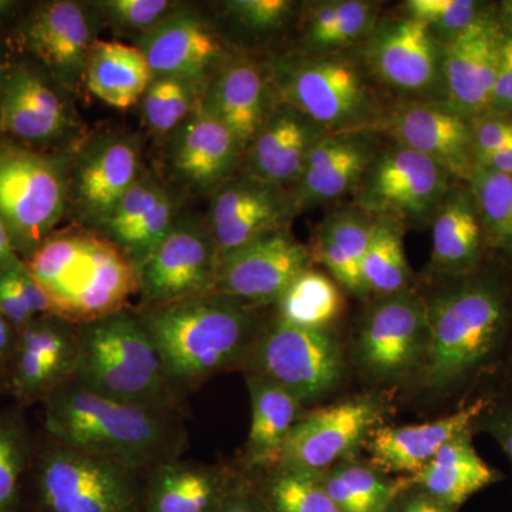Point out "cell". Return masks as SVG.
<instances>
[{
  "instance_id": "ba28073f",
  "label": "cell",
  "mask_w": 512,
  "mask_h": 512,
  "mask_svg": "<svg viewBox=\"0 0 512 512\" xmlns=\"http://www.w3.org/2000/svg\"><path fill=\"white\" fill-rule=\"evenodd\" d=\"M272 80L279 101L302 111L328 134L360 133L377 121L372 90L348 57L281 59L272 69Z\"/></svg>"
},
{
  "instance_id": "3957f363",
  "label": "cell",
  "mask_w": 512,
  "mask_h": 512,
  "mask_svg": "<svg viewBox=\"0 0 512 512\" xmlns=\"http://www.w3.org/2000/svg\"><path fill=\"white\" fill-rule=\"evenodd\" d=\"M262 309L217 292L156 308L134 306L184 399L214 376L245 369L271 319Z\"/></svg>"
},
{
  "instance_id": "ac0fdd59",
  "label": "cell",
  "mask_w": 512,
  "mask_h": 512,
  "mask_svg": "<svg viewBox=\"0 0 512 512\" xmlns=\"http://www.w3.org/2000/svg\"><path fill=\"white\" fill-rule=\"evenodd\" d=\"M505 30L491 13L441 45L447 107L470 121L490 113Z\"/></svg>"
},
{
  "instance_id": "d6986e66",
  "label": "cell",
  "mask_w": 512,
  "mask_h": 512,
  "mask_svg": "<svg viewBox=\"0 0 512 512\" xmlns=\"http://www.w3.org/2000/svg\"><path fill=\"white\" fill-rule=\"evenodd\" d=\"M77 325L59 316L33 319L20 330L8 370V394L22 409L42 403L73 379Z\"/></svg>"
},
{
  "instance_id": "ab89813d",
  "label": "cell",
  "mask_w": 512,
  "mask_h": 512,
  "mask_svg": "<svg viewBox=\"0 0 512 512\" xmlns=\"http://www.w3.org/2000/svg\"><path fill=\"white\" fill-rule=\"evenodd\" d=\"M204 87L180 77H154L143 99L141 113L148 128L170 136L198 106Z\"/></svg>"
},
{
  "instance_id": "52a82bcc",
  "label": "cell",
  "mask_w": 512,
  "mask_h": 512,
  "mask_svg": "<svg viewBox=\"0 0 512 512\" xmlns=\"http://www.w3.org/2000/svg\"><path fill=\"white\" fill-rule=\"evenodd\" d=\"M70 161L0 140V221L23 262L55 232L67 210Z\"/></svg>"
},
{
  "instance_id": "74e56055",
  "label": "cell",
  "mask_w": 512,
  "mask_h": 512,
  "mask_svg": "<svg viewBox=\"0 0 512 512\" xmlns=\"http://www.w3.org/2000/svg\"><path fill=\"white\" fill-rule=\"evenodd\" d=\"M360 268L369 295L375 293L382 298L409 289L410 268L399 222L389 218L373 220L369 247Z\"/></svg>"
},
{
  "instance_id": "603a6c76",
  "label": "cell",
  "mask_w": 512,
  "mask_h": 512,
  "mask_svg": "<svg viewBox=\"0 0 512 512\" xmlns=\"http://www.w3.org/2000/svg\"><path fill=\"white\" fill-rule=\"evenodd\" d=\"M490 394L477 397L441 419L407 426H379L366 441L370 466L383 474L413 477L420 473L440 448L464 431L473 430Z\"/></svg>"
},
{
  "instance_id": "f6af8a7d",
  "label": "cell",
  "mask_w": 512,
  "mask_h": 512,
  "mask_svg": "<svg viewBox=\"0 0 512 512\" xmlns=\"http://www.w3.org/2000/svg\"><path fill=\"white\" fill-rule=\"evenodd\" d=\"M473 431L490 434L512 463V389L490 394L483 413L474 421Z\"/></svg>"
},
{
  "instance_id": "ee69618b",
  "label": "cell",
  "mask_w": 512,
  "mask_h": 512,
  "mask_svg": "<svg viewBox=\"0 0 512 512\" xmlns=\"http://www.w3.org/2000/svg\"><path fill=\"white\" fill-rule=\"evenodd\" d=\"M292 6L288 0H231L225 3L229 16L255 32H271L284 25Z\"/></svg>"
},
{
  "instance_id": "11a10c76",
  "label": "cell",
  "mask_w": 512,
  "mask_h": 512,
  "mask_svg": "<svg viewBox=\"0 0 512 512\" xmlns=\"http://www.w3.org/2000/svg\"><path fill=\"white\" fill-rule=\"evenodd\" d=\"M501 389H512V345L510 355H508L507 365L504 367L503 375H501L500 382H498L494 392Z\"/></svg>"
},
{
  "instance_id": "d6a6232c",
  "label": "cell",
  "mask_w": 512,
  "mask_h": 512,
  "mask_svg": "<svg viewBox=\"0 0 512 512\" xmlns=\"http://www.w3.org/2000/svg\"><path fill=\"white\" fill-rule=\"evenodd\" d=\"M154 76L137 46L116 40L93 43L87 56L84 86L93 96L117 110H127L143 99Z\"/></svg>"
},
{
  "instance_id": "4316f807",
  "label": "cell",
  "mask_w": 512,
  "mask_h": 512,
  "mask_svg": "<svg viewBox=\"0 0 512 512\" xmlns=\"http://www.w3.org/2000/svg\"><path fill=\"white\" fill-rule=\"evenodd\" d=\"M235 468L183 457L151 468L143 476L138 512H218Z\"/></svg>"
},
{
  "instance_id": "836d02e7",
  "label": "cell",
  "mask_w": 512,
  "mask_h": 512,
  "mask_svg": "<svg viewBox=\"0 0 512 512\" xmlns=\"http://www.w3.org/2000/svg\"><path fill=\"white\" fill-rule=\"evenodd\" d=\"M326 493L342 512H394L407 490L403 477L389 480L372 466L345 460L319 473Z\"/></svg>"
},
{
  "instance_id": "4fadbf2b",
  "label": "cell",
  "mask_w": 512,
  "mask_h": 512,
  "mask_svg": "<svg viewBox=\"0 0 512 512\" xmlns=\"http://www.w3.org/2000/svg\"><path fill=\"white\" fill-rule=\"evenodd\" d=\"M141 174L140 137L110 131L90 138L70 161L67 208L79 225L100 232Z\"/></svg>"
},
{
  "instance_id": "e0dca14e",
  "label": "cell",
  "mask_w": 512,
  "mask_h": 512,
  "mask_svg": "<svg viewBox=\"0 0 512 512\" xmlns=\"http://www.w3.org/2000/svg\"><path fill=\"white\" fill-rule=\"evenodd\" d=\"M311 259L289 229L266 235L220 259L215 292L259 308L275 305Z\"/></svg>"
},
{
  "instance_id": "6f0895ef",
  "label": "cell",
  "mask_w": 512,
  "mask_h": 512,
  "mask_svg": "<svg viewBox=\"0 0 512 512\" xmlns=\"http://www.w3.org/2000/svg\"><path fill=\"white\" fill-rule=\"evenodd\" d=\"M15 8L16 2H10V0H0V19L9 16Z\"/></svg>"
},
{
  "instance_id": "7bdbcfd3",
  "label": "cell",
  "mask_w": 512,
  "mask_h": 512,
  "mask_svg": "<svg viewBox=\"0 0 512 512\" xmlns=\"http://www.w3.org/2000/svg\"><path fill=\"white\" fill-rule=\"evenodd\" d=\"M372 5L360 0L339 2L338 15L330 26L311 46L316 49H333L350 45L360 39L372 23Z\"/></svg>"
},
{
  "instance_id": "9c48e42d",
  "label": "cell",
  "mask_w": 512,
  "mask_h": 512,
  "mask_svg": "<svg viewBox=\"0 0 512 512\" xmlns=\"http://www.w3.org/2000/svg\"><path fill=\"white\" fill-rule=\"evenodd\" d=\"M244 372L279 384L305 404L338 387L345 359L332 330L299 328L272 316Z\"/></svg>"
},
{
  "instance_id": "f907efd6",
  "label": "cell",
  "mask_w": 512,
  "mask_h": 512,
  "mask_svg": "<svg viewBox=\"0 0 512 512\" xmlns=\"http://www.w3.org/2000/svg\"><path fill=\"white\" fill-rule=\"evenodd\" d=\"M457 508L441 503L430 494L416 487L407 488L399 501H397L394 512H457Z\"/></svg>"
},
{
  "instance_id": "7dc6e473",
  "label": "cell",
  "mask_w": 512,
  "mask_h": 512,
  "mask_svg": "<svg viewBox=\"0 0 512 512\" xmlns=\"http://www.w3.org/2000/svg\"><path fill=\"white\" fill-rule=\"evenodd\" d=\"M512 146V113H488L473 121V158Z\"/></svg>"
},
{
  "instance_id": "ffe728a7",
  "label": "cell",
  "mask_w": 512,
  "mask_h": 512,
  "mask_svg": "<svg viewBox=\"0 0 512 512\" xmlns=\"http://www.w3.org/2000/svg\"><path fill=\"white\" fill-rule=\"evenodd\" d=\"M244 153L234 134L201 101L168 136L165 167L175 184L194 194H212L234 177Z\"/></svg>"
},
{
  "instance_id": "f1b7e54d",
  "label": "cell",
  "mask_w": 512,
  "mask_h": 512,
  "mask_svg": "<svg viewBox=\"0 0 512 512\" xmlns=\"http://www.w3.org/2000/svg\"><path fill=\"white\" fill-rule=\"evenodd\" d=\"M484 229L470 188L453 187L433 218L430 269L447 279L461 278L485 264Z\"/></svg>"
},
{
  "instance_id": "f546056e",
  "label": "cell",
  "mask_w": 512,
  "mask_h": 512,
  "mask_svg": "<svg viewBox=\"0 0 512 512\" xmlns=\"http://www.w3.org/2000/svg\"><path fill=\"white\" fill-rule=\"evenodd\" d=\"M251 426L239 470L259 473L278 466L289 434L303 416V403L265 377L247 373Z\"/></svg>"
},
{
  "instance_id": "680465c9",
  "label": "cell",
  "mask_w": 512,
  "mask_h": 512,
  "mask_svg": "<svg viewBox=\"0 0 512 512\" xmlns=\"http://www.w3.org/2000/svg\"><path fill=\"white\" fill-rule=\"evenodd\" d=\"M8 394V372L5 367L0 366V397Z\"/></svg>"
},
{
  "instance_id": "484cf974",
  "label": "cell",
  "mask_w": 512,
  "mask_h": 512,
  "mask_svg": "<svg viewBox=\"0 0 512 512\" xmlns=\"http://www.w3.org/2000/svg\"><path fill=\"white\" fill-rule=\"evenodd\" d=\"M389 131L397 144L433 158L467 183L474 168L473 121L448 107L417 104L397 113Z\"/></svg>"
},
{
  "instance_id": "b9f144b4",
  "label": "cell",
  "mask_w": 512,
  "mask_h": 512,
  "mask_svg": "<svg viewBox=\"0 0 512 512\" xmlns=\"http://www.w3.org/2000/svg\"><path fill=\"white\" fill-rule=\"evenodd\" d=\"M94 5L111 28L123 33H137V37L180 8V3L168 0H103Z\"/></svg>"
},
{
  "instance_id": "d4e9b609",
  "label": "cell",
  "mask_w": 512,
  "mask_h": 512,
  "mask_svg": "<svg viewBox=\"0 0 512 512\" xmlns=\"http://www.w3.org/2000/svg\"><path fill=\"white\" fill-rule=\"evenodd\" d=\"M370 63L384 83L404 92L429 90L440 77L441 45L426 23L404 16L384 23L370 46Z\"/></svg>"
},
{
  "instance_id": "c3c4849f",
  "label": "cell",
  "mask_w": 512,
  "mask_h": 512,
  "mask_svg": "<svg viewBox=\"0 0 512 512\" xmlns=\"http://www.w3.org/2000/svg\"><path fill=\"white\" fill-rule=\"evenodd\" d=\"M218 512L272 511L268 503H266L264 495L256 487L254 480L237 467Z\"/></svg>"
},
{
  "instance_id": "8fae6325",
  "label": "cell",
  "mask_w": 512,
  "mask_h": 512,
  "mask_svg": "<svg viewBox=\"0 0 512 512\" xmlns=\"http://www.w3.org/2000/svg\"><path fill=\"white\" fill-rule=\"evenodd\" d=\"M429 346L426 299L409 288L369 309L357 332L356 359L370 379L397 382L419 373Z\"/></svg>"
},
{
  "instance_id": "cb8c5ba5",
  "label": "cell",
  "mask_w": 512,
  "mask_h": 512,
  "mask_svg": "<svg viewBox=\"0 0 512 512\" xmlns=\"http://www.w3.org/2000/svg\"><path fill=\"white\" fill-rule=\"evenodd\" d=\"M328 136L308 116L278 101L269 107L261 128L247 148V174L286 187L296 184L312 148Z\"/></svg>"
},
{
  "instance_id": "8992f818",
  "label": "cell",
  "mask_w": 512,
  "mask_h": 512,
  "mask_svg": "<svg viewBox=\"0 0 512 512\" xmlns=\"http://www.w3.org/2000/svg\"><path fill=\"white\" fill-rule=\"evenodd\" d=\"M144 474L45 436L26 484L33 512H138Z\"/></svg>"
},
{
  "instance_id": "2e32d148",
  "label": "cell",
  "mask_w": 512,
  "mask_h": 512,
  "mask_svg": "<svg viewBox=\"0 0 512 512\" xmlns=\"http://www.w3.org/2000/svg\"><path fill=\"white\" fill-rule=\"evenodd\" d=\"M100 20L103 16L94 3L55 0L35 9L26 22L23 37L50 79L64 90L79 93Z\"/></svg>"
},
{
  "instance_id": "60d3db41",
  "label": "cell",
  "mask_w": 512,
  "mask_h": 512,
  "mask_svg": "<svg viewBox=\"0 0 512 512\" xmlns=\"http://www.w3.org/2000/svg\"><path fill=\"white\" fill-rule=\"evenodd\" d=\"M404 10L409 18L426 23L444 43L490 13L484 3L474 0H409Z\"/></svg>"
},
{
  "instance_id": "83f0119b",
  "label": "cell",
  "mask_w": 512,
  "mask_h": 512,
  "mask_svg": "<svg viewBox=\"0 0 512 512\" xmlns=\"http://www.w3.org/2000/svg\"><path fill=\"white\" fill-rule=\"evenodd\" d=\"M375 156L372 141L365 134L340 133L323 137L312 148L292 191L299 211L336 200L356 188Z\"/></svg>"
},
{
  "instance_id": "5bb4252c",
  "label": "cell",
  "mask_w": 512,
  "mask_h": 512,
  "mask_svg": "<svg viewBox=\"0 0 512 512\" xmlns=\"http://www.w3.org/2000/svg\"><path fill=\"white\" fill-rule=\"evenodd\" d=\"M383 414V400L375 394L352 397L303 414L286 440L279 464L323 473L349 460L382 426Z\"/></svg>"
},
{
  "instance_id": "f35d334b",
  "label": "cell",
  "mask_w": 512,
  "mask_h": 512,
  "mask_svg": "<svg viewBox=\"0 0 512 512\" xmlns=\"http://www.w3.org/2000/svg\"><path fill=\"white\" fill-rule=\"evenodd\" d=\"M248 476L272 512H342L326 493L319 474L278 464Z\"/></svg>"
},
{
  "instance_id": "7a4b0ae2",
  "label": "cell",
  "mask_w": 512,
  "mask_h": 512,
  "mask_svg": "<svg viewBox=\"0 0 512 512\" xmlns=\"http://www.w3.org/2000/svg\"><path fill=\"white\" fill-rule=\"evenodd\" d=\"M45 436L140 474L188 447L187 413L119 402L70 379L42 403Z\"/></svg>"
},
{
  "instance_id": "816d5d0a",
  "label": "cell",
  "mask_w": 512,
  "mask_h": 512,
  "mask_svg": "<svg viewBox=\"0 0 512 512\" xmlns=\"http://www.w3.org/2000/svg\"><path fill=\"white\" fill-rule=\"evenodd\" d=\"M474 167L485 168V170L512 177V146L474 157Z\"/></svg>"
},
{
  "instance_id": "4dcf8cb0",
  "label": "cell",
  "mask_w": 512,
  "mask_h": 512,
  "mask_svg": "<svg viewBox=\"0 0 512 512\" xmlns=\"http://www.w3.org/2000/svg\"><path fill=\"white\" fill-rule=\"evenodd\" d=\"M269 83L251 62L224 64L208 83L201 106L247 150L271 107Z\"/></svg>"
},
{
  "instance_id": "db71d44e",
  "label": "cell",
  "mask_w": 512,
  "mask_h": 512,
  "mask_svg": "<svg viewBox=\"0 0 512 512\" xmlns=\"http://www.w3.org/2000/svg\"><path fill=\"white\" fill-rule=\"evenodd\" d=\"M16 258H19V256L13 251L8 231H6L3 222L0 221V269L5 268L6 265L15 261Z\"/></svg>"
},
{
  "instance_id": "9f6ffc18",
  "label": "cell",
  "mask_w": 512,
  "mask_h": 512,
  "mask_svg": "<svg viewBox=\"0 0 512 512\" xmlns=\"http://www.w3.org/2000/svg\"><path fill=\"white\" fill-rule=\"evenodd\" d=\"M501 26H505V33L512 36V0H508V2H504L503 6H501Z\"/></svg>"
},
{
  "instance_id": "e575fe53",
  "label": "cell",
  "mask_w": 512,
  "mask_h": 512,
  "mask_svg": "<svg viewBox=\"0 0 512 512\" xmlns=\"http://www.w3.org/2000/svg\"><path fill=\"white\" fill-rule=\"evenodd\" d=\"M18 404L0 407V512H25L26 484L37 446Z\"/></svg>"
},
{
  "instance_id": "7402d4cb",
  "label": "cell",
  "mask_w": 512,
  "mask_h": 512,
  "mask_svg": "<svg viewBox=\"0 0 512 512\" xmlns=\"http://www.w3.org/2000/svg\"><path fill=\"white\" fill-rule=\"evenodd\" d=\"M49 76L29 64H19L0 80V134L49 143L73 127L67 101Z\"/></svg>"
},
{
  "instance_id": "d590c367",
  "label": "cell",
  "mask_w": 512,
  "mask_h": 512,
  "mask_svg": "<svg viewBox=\"0 0 512 512\" xmlns=\"http://www.w3.org/2000/svg\"><path fill=\"white\" fill-rule=\"evenodd\" d=\"M467 185L483 224L487 251L512 271V177L474 167Z\"/></svg>"
},
{
  "instance_id": "9a60e30c",
  "label": "cell",
  "mask_w": 512,
  "mask_h": 512,
  "mask_svg": "<svg viewBox=\"0 0 512 512\" xmlns=\"http://www.w3.org/2000/svg\"><path fill=\"white\" fill-rule=\"evenodd\" d=\"M299 211L293 192L247 173L232 177L212 195L208 225L224 258L252 242L288 229Z\"/></svg>"
},
{
  "instance_id": "30bf717a",
  "label": "cell",
  "mask_w": 512,
  "mask_h": 512,
  "mask_svg": "<svg viewBox=\"0 0 512 512\" xmlns=\"http://www.w3.org/2000/svg\"><path fill=\"white\" fill-rule=\"evenodd\" d=\"M454 178L433 158L396 144L373 158L357 184V205L396 222L433 220Z\"/></svg>"
},
{
  "instance_id": "8d00e7d4",
  "label": "cell",
  "mask_w": 512,
  "mask_h": 512,
  "mask_svg": "<svg viewBox=\"0 0 512 512\" xmlns=\"http://www.w3.org/2000/svg\"><path fill=\"white\" fill-rule=\"evenodd\" d=\"M276 318L308 329H329L343 308L342 293L333 279L305 269L275 303Z\"/></svg>"
},
{
  "instance_id": "6da1fadb",
  "label": "cell",
  "mask_w": 512,
  "mask_h": 512,
  "mask_svg": "<svg viewBox=\"0 0 512 512\" xmlns=\"http://www.w3.org/2000/svg\"><path fill=\"white\" fill-rule=\"evenodd\" d=\"M426 302L430 346L417 373L423 387L443 397L493 393L512 345V271L493 259L448 279Z\"/></svg>"
},
{
  "instance_id": "277c9868",
  "label": "cell",
  "mask_w": 512,
  "mask_h": 512,
  "mask_svg": "<svg viewBox=\"0 0 512 512\" xmlns=\"http://www.w3.org/2000/svg\"><path fill=\"white\" fill-rule=\"evenodd\" d=\"M25 264L55 303L56 316L74 325L126 309L138 295L136 265L83 225L53 232Z\"/></svg>"
},
{
  "instance_id": "bcb514c9",
  "label": "cell",
  "mask_w": 512,
  "mask_h": 512,
  "mask_svg": "<svg viewBox=\"0 0 512 512\" xmlns=\"http://www.w3.org/2000/svg\"><path fill=\"white\" fill-rule=\"evenodd\" d=\"M22 264V259L16 258L5 268L0 269V313L18 332L36 319L26 302L22 282H20Z\"/></svg>"
},
{
  "instance_id": "7c38bea8",
  "label": "cell",
  "mask_w": 512,
  "mask_h": 512,
  "mask_svg": "<svg viewBox=\"0 0 512 512\" xmlns=\"http://www.w3.org/2000/svg\"><path fill=\"white\" fill-rule=\"evenodd\" d=\"M218 264L208 221L180 212L164 241L138 266L136 308H156L215 292Z\"/></svg>"
},
{
  "instance_id": "681fc988",
  "label": "cell",
  "mask_w": 512,
  "mask_h": 512,
  "mask_svg": "<svg viewBox=\"0 0 512 512\" xmlns=\"http://www.w3.org/2000/svg\"><path fill=\"white\" fill-rule=\"evenodd\" d=\"M490 113H512V36L505 33Z\"/></svg>"
},
{
  "instance_id": "44dd1931",
  "label": "cell",
  "mask_w": 512,
  "mask_h": 512,
  "mask_svg": "<svg viewBox=\"0 0 512 512\" xmlns=\"http://www.w3.org/2000/svg\"><path fill=\"white\" fill-rule=\"evenodd\" d=\"M136 39L154 77H180L207 89L222 67L221 40L190 8L180 6Z\"/></svg>"
},
{
  "instance_id": "5b68a950",
  "label": "cell",
  "mask_w": 512,
  "mask_h": 512,
  "mask_svg": "<svg viewBox=\"0 0 512 512\" xmlns=\"http://www.w3.org/2000/svg\"><path fill=\"white\" fill-rule=\"evenodd\" d=\"M73 379L119 402L187 413L134 306L77 325Z\"/></svg>"
},
{
  "instance_id": "1f68e13d",
  "label": "cell",
  "mask_w": 512,
  "mask_h": 512,
  "mask_svg": "<svg viewBox=\"0 0 512 512\" xmlns=\"http://www.w3.org/2000/svg\"><path fill=\"white\" fill-rule=\"evenodd\" d=\"M473 434V430L458 434L440 448L420 473L403 477L406 488H420L441 503L458 510L473 495L500 481L503 478L500 471L488 466L478 456Z\"/></svg>"
},
{
  "instance_id": "f5cc1de1",
  "label": "cell",
  "mask_w": 512,
  "mask_h": 512,
  "mask_svg": "<svg viewBox=\"0 0 512 512\" xmlns=\"http://www.w3.org/2000/svg\"><path fill=\"white\" fill-rule=\"evenodd\" d=\"M19 332L8 322V319L0 313V366L9 370L10 362L15 355L16 343Z\"/></svg>"
},
{
  "instance_id": "91938a15",
  "label": "cell",
  "mask_w": 512,
  "mask_h": 512,
  "mask_svg": "<svg viewBox=\"0 0 512 512\" xmlns=\"http://www.w3.org/2000/svg\"><path fill=\"white\" fill-rule=\"evenodd\" d=\"M3 74H5V69H3L2 55H0V80H2Z\"/></svg>"
}]
</instances>
